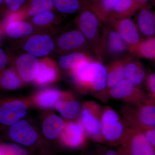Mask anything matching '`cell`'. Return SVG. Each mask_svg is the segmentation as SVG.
<instances>
[{
	"label": "cell",
	"instance_id": "cell-10",
	"mask_svg": "<svg viewBox=\"0 0 155 155\" xmlns=\"http://www.w3.org/2000/svg\"><path fill=\"white\" fill-rule=\"evenodd\" d=\"M128 55L113 61L107 67V81L106 88L104 91L96 95L97 98L103 102H106L109 99L108 94L111 89L125 79V66Z\"/></svg>",
	"mask_w": 155,
	"mask_h": 155
},
{
	"label": "cell",
	"instance_id": "cell-30",
	"mask_svg": "<svg viewBox=\"0 0 155 155\" xmlns=\"http://www.w3.org/2000/svg\"><path fill=\"white\" fill-rule=\"evenodd\" d=\"M57 76V71L54 67L42 61L39 63L38 72L36 79L39 83H48L54 80Z\"/></svg>",
	"mask_w": 155,
	"mask_h": 155
},
{
	"label": "cell",
	"instance_id": "cell-17",
	"mask_svg": "<svg viewBox=\"0 0 155 155\" xmlns=\"http://www.w3.org/2000/svg\"><path fill=\"white\" fill-rule=\"evenodd\" d=\"M89 45L83 34L79 30L67 31L62 34L58 40L59 48L69 52L81 50Z\"/></svg>",
	"mask_w": 155,
	"mask_h": 155
},
{
	"label": "cell",
	"instance_id": "cell-39",
	"mask_svg": "<svg viewBox=\"0 0 155 155\" xmlns=\"http://www.w3.org/2000/svg\"><path fill=\"white\" fill-rule=\"evenodd\" d=\"M3 1H4V0H0V5L2 3Z\"/></svg>",
	"mask_w": 155,
	"mask_h": 155
},
{
	"label": "cell",
	"instance_id": "cell-40",
	"mask_svg": "<svg viewBox=\"0 0 155 155\" xmlns=\"http://www.w3.org/2000/svg\"><path fill=\"white\" fill-rule=\"evenodd\" d=\"M154 14H155V11L154 12Z\"/></svg>",
	"mask_w": 155,
	"mask_h": 155
},
{
	"label": "cell",
	"instance_id": "cell-3",
	"mask_svg": "<svg viewBox=\"0 0 155 155\" xmlns=\"http://www.w3.org/2000/svg\"><path fill=\"white\" fill-rule=\"evenodd\" d=\"M128 126L114 109L109 106L103 108L101 129L104 143L112 146H120Z\"/></svg>",
	"mask_w": 155,
	"mask_h": 155
},
{
	"label": "cell",
	"instance_id": "cell-15",
	"mask_svg": "<svg viewBox=\"0 0 155 155\" xmlns=\"http://www.w3.org/2000/svg\"><path fill=\"white\" fill-rule=\"evenodd\" d=\"M125 78L141 88L145 84L148 72L142 63L134 56H127L125 66Z\"/></svg>",
	"mask_w": 155,
	"mask_h": 155
},
{
	"label": "cell",
	"instance_id": "cell-18",
	"mask_svg": "<svg viewBox=\"0 0 155 155\" xmlns=\"http://www.w3.org/2000/svg\"><path fill=\"white\" fill-rule=\"evenodd\" d=\"M140 34L147 38L155 36V14L147 8L140 9L137 17V25Z\"/></svg>",
	"mask_w": 155,
	"mask_h": 155
},
{
	"label": "cell",
	"instance_id": "cell-24",
	"mask_svg": "<svg viewBox=\"0 0 155 155\" xmlns=\"http://www.w3.org/2000/svg\"><path fill=\"white\" fill-rule=\"evenodd\" d=\"M54 7L52 0H29L18 11L22 16H33L43 11H51Z\"/></svg>",
	"mask_w": 155,
	"mask_h": 155
},
{
	"label": "cell",
	"instance_id": "cell-5",
	"mask_svg": "<svg viewBox=\"0 0 155 155\" xmlns=\"http://www.w3.org/2000/svg\"><path fill=\"white\" fill-rule=\"evenodd\" d=\"M78 12L76 22L78 30L91 46L96 56L101 38V21L89 8H84Z\"/></svg>",
	"mask_w": 155,
	"mask_h": 155
},
{
	"label": "cell",
	"instance_id": "cell-11",
	"mask_svg": "<svg viewBox=\"0 0 155 155\" xmlns=\"http://www.w3.org/2000/svg\"><path fill=\"white\" fill-rule=\"evenodd\" d=\"M87 136L79 122L70 121L65 123L61 133L62 143L71 148H78L83 145Z\"/></svg>",
	"mask_w": 155,
	"mask_h": 155
},
{
	"label": "cell",
	"instance_id": "cell-16",
	"mask_svg": "<svg viewBox=\"0 0 155 155\" xmlns=\"http://www.w3.org/2000/svg\"><path fill=\"white\" fill-rule=\"evenodd\" d=\"M39 66V62L36 57L28 53L19 56L16 61L19 76L25 82H31L36 78Z\"/></svg>",
	"mask_w": 155,
	"mask_h": 155
},
{
	"label": "cell",
	"instance_id": "cell-27",
	"mask_svg": "<svg viewBox=\"0 0 155 155\" xmlns=\"http://www.w3.org/2000/svg\"><path fill=\"white\" fill-rule=\"evenodd\" d=\"M34 30L32 25L28 22L15 21L9 22L7 25L6 32L11 38H19L27 36L32 33Z\"/></svg>",
	"mask_w": 155,
	"mask_h": 155
},
{
	"label": "cell",
	"instance_id": "cell-7",
	"mask_svg": "<svg viewBox=\"0 0 155 155\" xmlns=\"http://www.w3.org/2000/svg\"><path fill=\"white\" fill-rule=\"evenodd\" d=\"M108 97L109 98L120 100L130 104L147 102L146 94L141 88L125 78L111 89Z\"/></svg>",
	"mask_w": 155,
	"mask_h": 155
},
{
	"label": "cell",
	"instance_id": "cell-26",
	"mask_svg": "<svg viewBox=\"0 0 155 155\" xmlns=\"http://www.w3.org/2000/svg\"><path fill=\"white\" fill-rule=\"evenodd\" d=\"M55 107L63 117L68 119L76 118L80 114L81 110L80 104L73 98L58 102Z\"/></svg>",
	"mask_w": 155,
	"mask_h": 155
},
{
	"label": "cell",
	"instance_id": "cell-4",
	"mask_svg": "<svg viewBox=\"0 0 155 155\" xmlns=\"http://www.w3.org/2000/svg\"><path fill=\"white\" fill-rule=\"evenodd\" d=\"M103 110V108L97 102H86L81 107L78 121L87 135L99 143H104L101 129Z\"/></svg>",
	"mask_w": 155,
	"mask_h": 155
},
{
	"label": "cell",
	"instance_id": "cell-34",
	"mask_svg": "<svg viewBox=\"0 0 155 155\" xmlns=\"http://www.w3.org/2000/svg\"><path fill=\"white\" fill-rule=\"evenodd\" d=\"M54 18L55 15L52 11H43L33 16L32 21L37 25H45L52 22Z\"/></svg>",
	"mask_w": 155,
	"mask_h": 155
},
{
	"label": "cell",
	"instance_id": "cell-22",
	"mask_svg": "<svg viewBox=\"0 0 155 155\" xmlns=\"http://www.w3.org/2000/svg\"><path fill=\"white\" fill-rule=\"evenodd\" d=\"M72 98L69 93H62L55 90L49 89L40 93L36 97L35 101L38 104L42 107H52L62 98Z\"/></svg>",
	"mask_w": 155,
	"mask_h": 155
},
{
	"label": "cell",
	"instance_id": "cell-21",
	"mask_svg": "<svg viewBox=\"0 0 155 155\" xmlns=\"http://www.w3.org/2000/svg\"><path fill=\"white\" fill-rule=\"evenodd\" d=\"M93 60L87 53L74 52L62 56L60 58L59 64L63 69L72 70L84 63Z\"/></svg>",
	"mask_w": 155,
	"mask_h": 155
},
{
	"label": "cell",
	"instance_id": "cell-9",
	"mask_svg": "<svg viewBox=\"0 0 155 155\" xmlns=\"http://www.w3.org/2000/svg\"><path fill=\"white\" fill-rule=\"evenodd\" d=\"M107 25L118 32L128 48L137 44L143 39L141 38L137 25L130 17L115 19L108 22Z\"/></svg>",
	"mask_w": 155,
	"mask_h": 155
},
{
	"label": "cell",
	"instance_id": "cell-43",
	"mask_svg": "<svg viewBox=\"0 0 155 155\" xmlns=\"http://www.w3.org/2000/svg\"></svg>",
	"mask_w": 155,
	"mask_h": 155
},
{
	"label": "cell",
	"instance_id": "cell-23",
	"mask_svg": "<svg viewBox=\"0 0 155 155\" xmlns=\"http://www.w3.org/2000/svg\"><path fill=\"white\" fill-rule=\"evenodd\" d=\"M55 8L61 13L72 14L84 8H89L91 0H52Z\"/></svg>",
	"mask_w": 155,
	"mask_h": 155
},
{
	"label": "cell",
	"instance_id": "cell-20",
	"mask_svg": "<svg viewBox=\"0 0 155 155\" xmlns=\"http://www.w3.org/2000/svg\"><path fill=\"white\" fill-rule=\"evenodd\" d=\"M137 11L135 0H119L109 15L106 24L115 19L130 17Z\"/></svg>",
	"mask_w": 155,
	"mask_h": 155
},
{
	"label": "cell",
	"instance_id": "cell-31",
	"mask_svg": "<svg viewBox=\"0 0 155 155\" xmlns=\"http://www.w3.org/2000/svg\"><path fill=\"white\" fill-rule=\"evenodd\" d=\"M124 119L128 127L134 128L143 134L155 149V127L144 126L130 119Z\"/></svg>",
	"mask_w": 155,
	"mask_h": 155
},
{
	"label": "cell",
	"instance_id": "cell-6",
	"mask_svg": "<svg viewBox=\"0 0 155 155\" xmlns=\"http://www.w3.org/2000/svg\"><path fill=\"white\" fill-rule=\"evenodd\" d=\"M119 152L121 155H155V149L140 131L128 127L122 138Z\"/></svg>",
	"mask_w": 155,
	"mask_h": 155
},
{
	"label": "cell",
	"instance_id": "cell-2",
	"mask_svg": "<svg viewBox=\"0 0 155 155\" xmlns=\"http://www.w3.org/2000/svg\"><path fill=\"white\" fill-rule=\"evenodd\" d=\"M129 54L128 46L115 29L108 25L102 27L97 60L102 63L107 59L114 61Z\"/></svg>",
	"mask_w": 155,
	"mask_h": 155
},
{
	"label": "cell",
	"instance_id": "cell-19",
	"mask_svg": "<svg viewBox=\"0 0 155 155\" xmlns=\"http://www.w3.org/2000/svg\"><path fill=\"white\" fill-rule=\"evenodd\" d=\"M129 53L137 58L155 60V36L147 38L128 48Z\"/></svg>",
	"mask_w": 155,
	"mask_h": 155
},
{
	"label": "cell",
	"instance_id": "cell-35",
	"mask_svg": "<svg viewBox=\"0 0 155 155\" xmlns=\"http://www.w3.org/2000/svg\"><path fill=\"white\" fill-rule=\"evenodd\" d=\"M4 1L9 10L13 12L19 10L28 0H4Z\"/></svg>",
	"mask_w": 155,
	"mask_h": 155
},
{
	"label": "cell",
	"instance_id": "cell-42",
	"mask_svg": "<svg viewBox=\"0 0 155 155\" xmlns=\"http://www.w3.org/2000/svg\"><path fill=\"white\" fill-rule=\"evenodd\" d=\"M154 61H155V60H154Z\"/></svg>",
	"mask_w": 155,
	"mask_h": 155
},
{
	"label": "cell",
	"instance_id": "cell-12",
	"mask_svg": "<svg viewBox=\"0 0 155 155\" xmlns=\"http://www.w3.org/2000/svg\"><path fill=\"white\" fill-rule=\"evenodd\" d=\"M54 48V41L47 35H37L28 38L24 46L28 54L35 57L49 54Z\"/></svg>",
	"mask_w": 155,
	"mask_h": 155
},
{
	"label": "cell",
	"instance_id": "cell-25",
	"mask_svg": "<svg viewBox=\"0 0 155 155\" xmlns=\"http://www.w3.org/2000/svg\"><path fill=\"white\" fill-rule=\"evenodd\" d=\"M65 124L64 120L61 117L55 115H51L44 122L43 132L48 138L54 139L61 134Z\"/></svg>",
	"mask_w": 155,
	"mask_h": 155
},
{
	"label": "cell",
	"instance_id": "cell-36",
	"mask_svg": "<svg viewBox=\"0 0 155 155\" xmlns=\"http://www.w3.org/2000/svg\"><path fill=\"white\" fill-rule=\"evenodd\" d=\"M8 62L7 55L2 48L0 47V70L3 69Z\"/></svg>",
	"mask_w": 155,
	"mask_h": 155
},
{
	"label": "cell",
	"instance_id": "cell-14",
	"mask_svg": "<svg viewBox=\"0 0 155 155\" xmlns=\"http://www.w3.org/2000/svg\"><path fill=\"white\" fill-rule=\"evenodd\" d=\"M9 134L14 141L26 146L33 145L38 138L35 130L25 120L18 121L11 125Z\"/></svg>",
	"mask_w": 155,
	"mask_h": 155
},
{
	"label": "cell",
	"instance_id": "cell-13",
	"mask_svg": "<svg viewBox=\"0 0 155 155\" xmlns=\"http://www.w3.org/2000/svg\"><path fill=\"white\" fill-rule=\"evenodd\" d=\"M27 110V106L20 101L5 103L0 107V123L11 126L25 116Z\"/></svg>",
	"mask_w": 155,
	"mask_h": 155
},
{
	"label": "cell",
	"instance_id": "cell-8",
	"mask_svg": "<svg viewBox=\"0 0 155 155\" xmlns=\"http://www.w3.org/2000/svg\"><path fill=\"white\" fill-rule=\"evenodd\" d=\"M123 118L130 119L147 127H155V105L147 102L125 104L121 108Z\"/></svg>",
	"mask_w": 155,
	"mask_h": 155
},
{
	"label": "cell",
	"instance_id": "cell-33",
	"mask_svg": "<svg viewBox=\"0 0 155 155\" xmlns=\"http://www.w3.org/2000/svg\"><path fill=\"white\" fill-rule=\"evenodd\" d=\"M2 155H28L27 152L22 147L14 143H5L0 145Z\"/></svg>",
	"mask_w": 155,
	"mask_h": 155
},
{
	"label": "cell",
	"instance_id": "cell-41",
	"mask_svg": "<svg viewBox=\"0 0 155 155\" xmlns=\"http://www.w3.org/2000/svg\"><path fill=\"white\" fill-rule=\"evenodd\" d=\"M0 155H2L1 154V153H0Z\"/></svg>",
	"mask_w": 155,
	"mask_h": 155
},
{
	"label": "cell",
	"instance_id": "cell-32",
	"mask_svg": "<svg viewBox=\"0 0 155 155\" xmlns=\"http://www.w3.org/2000/svg\"><path fill=\"white\" fill-rule=\"evenodd\" d=\"M147 88V103L155 105V73L148 72L145 82Z\"/></svg>",
	"mask_w": 155,
	"mask_h": 155
},
{
	"label": "cell",
	"instance_id": "cell-37",
	"mask_svg": "<svg viewBox=\"0 0 155 155\" xmlns=\"http://www.w3.org/2000/svg\"><path fill=\"white\" fill-rule=\"evenodd\" d=\"M149 0H135L137 10L144 8Z\"/></svg>",
	"mask_w": 155,
	"mask_h": 155
},
{
	"label": "cell",
	"instance_id": "cell-1",
	"mask_svg": "<svg viewBox=\"0 0 155 155\" xmlns=\"http://www.w3.org/2000/svg\"><path fill=\"white\" fill-rule=\"evenodd\" d=\"M71 71L73 80L81 90L96 95L105 89L107 67L100 61H88Z\"/></svg>",
	"mask_w": 155,
	"mask_h": 155
},
{
	"label": "cell",
	"instance_id": "cell-29",
	"mask_svg": "<svg viewBox=\"0 0 155 155\" xmlns=\"http://www.w3.org/2000/svg\"><path fill=\"white\" fill-rule=\"evenodd\" d=\"M22 81L14 69L9 68L3 72L0 77V85L3 88L14 90L19 88Z\"/></svg>",
	"mask_w": 155,
	"mask_h": 155
},
{
	"label": "cell",
	"instance_id": "cell-28",
	"mask_svg": "<svg viewBox=\"0 0 155 155\" xmlns=\"http://www.w3.org/2000/svg\"><path fill=\"white\" fill-rule=\"evenodd\" d=\"M119 0H100L90 8L96 14L102 23L107 22L109 15Z\"/></svg>",
	"mask_w": 155,
	"mask_h": 155
},
{
	"label": "cell",
	"instance_id": "cell-38",
	"mask_svg": "<svg viewBox=\"0 0 155 155\" xmlns=\"http://www.w3.org/2000/svg\"><path fill=\"white\" fill-rule=\"evenodd\" d=\"M100 0H91V5L96 4V3L98 2Z\"/></svg>",
	"mask_w": 155,
	"mask_h": 155
}]
</instances>
